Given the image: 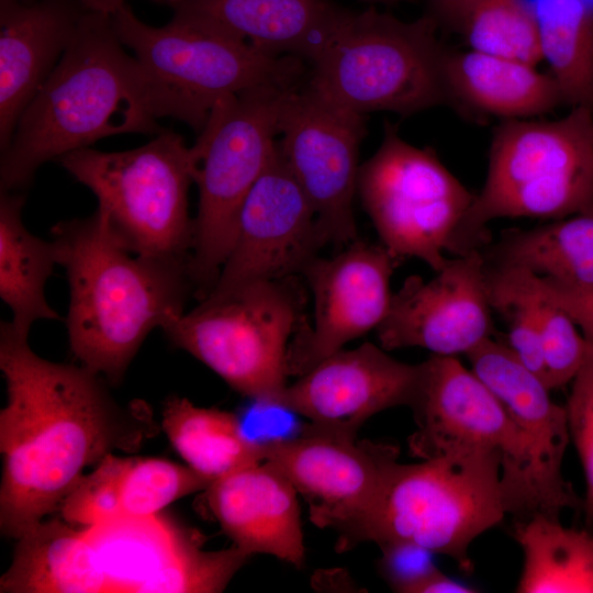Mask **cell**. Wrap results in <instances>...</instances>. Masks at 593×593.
I'll list each match as a JSON object with an SVG mask.
<instances>
[{
    "mask_svg": "<svg viewBox=\"0 0 593 593\" xmlns=\"http://www.w3.org/2000/svg\"><path fill=\"white\" fill-rule=\"evenodd\" d=\"M27 336L0 325V528L15 539L60 506L86 467L147 432L144 405L121 409L99 374L37 356Z\"/></svg>",
    "mask_w": 593,
    "mask_h": 593,
    "instance_id": "cell-1",
    "label": "cell"
},
{
    "mask_svg": "<svg viewBox=\"0 0 593 593\" xmlns=\"http://www.w3.org/2000/svg\"><path fill=\"white\" fill-rule=\"evenodd\" d=\"M52 242L69 283L70 350L81 366L116 383L146 336L183 314L189 260L132 253L100 208L56 224Z\"/></svg>",
    "mask_w": 593,
    "mask_h": 593,
    "instance_id": "cell-2",
    "label": "cell"
},
{
    "mask_svg": "<svg viewBox=\"0 0 593 593\" xmlns=\"http://www.w3.org/2000/svg\"><path fill=\"white\" fill-rule=\"evenodd\" d=\"M145 79L111 18L85 11L58 64L21 115L1 152L0 189L27 186L36 170L120 134H158Z\"/></svg>",
    "mask_w": 593,
    "mask_h": 593,
    "instance_id": "cell-3",
    "label": "cell"
},
{
    "mask_svg": "<svg viewBox=\"0 0 593 593\" xmlns=\"http://www.w3.org/2000/svg\"><path fill=\"white\" fill-rule=\"evenodd\" d=\"M497 452H452L398 462L378 496L356 521L338 532L336 550L372 541L380 548L414 544L471 570L475 538L500 524L506 506Z\"/></svg>",
    "mask_w": 593,
    "mask_h": 593,
    "instance_id": "cell-4",
    "label": "cell"
},
{
    "mask_svg": "<svg viewBox=\"0 0 593 593\" xmlns=\"http://www.w3.org/2000/svg\"><path fill=\"white\" fill-rule=\"evenodd\" d=\"M593 205V110L557 120L502 121L493 131L484 184L468 209L451 254L490 243L495 219L558 220Z\"/></svg>",
    "mask_w": 593,
    "mask_h": 593,
    "instance_id": "cell-5",
    "label": "cell"
},
{
    "mask_svg": "<svg viewBox=\"0 0 593 593\" xmlns=\"http://www.w3.org/2000/svg\"><path fill=\"white\" fill-rule=\"evenodd\" d=\"M110 18L139 65L156 116L181 121L198 134L220 100L258 86L296 85L304 72L300 58L265 53L177 15L152 26L126 3Z\"/></svg>",
    "mask_w": 593,
    "mask_h": 593,
    "instance_id": "cell-6",
    "label": "cell"
},
{
    "mask_svg": "<svg viewBox=\"0 0 593 593\" xmlns=\"http://www.w3.org/2000/svg\"><path fill=\"white\" fill-rule=\"evenodd\" d=\"M429 14L400 20L374 8L353 11L312 64L306 86L326 100L366 115L407 116L448 105L447 48Z\"/></svg>",
    "mask_w": 593,
    "mask_h": 593,
    "instance_id": "cell-7",
    "label": "cell"
},
{
    "mask_svg": "<svg viewBox=\"0 0 593 593\" xmlns=\"http://www.w3.org/2000/svg\"><path fill=\"white\" fill-rule=\"evenodd\" d=\"M296 85H264L220 100L193 144L198 213L188 272L195 293L212 290L236 234L249 190L277 149L280 116Z\"/></svg>",
    "mask_w": 593,
    "mask_h": 593,
    "instance_id": "cell-8",
    "label": "cell"
},
{
    "mask_svg": "<svg viewBox=\"0 0 593 593\" xmlns=\"http://www.w3.org/2000/svg\"><path fill=\"white\" fill-rule=\"evenodd\" d=\"M195 160L193 145L161 130L134 149L110 153L88 147L56 161L93 192L114 234L132 253L189 260L193 221L188 192Z\"/></svg>",
    "mask_w": 593,
    "mask_h": 593,
    "instance_id": "cell-9",
    "label": "cell"
},
{
    "mask_svg": "<svg viewBox=\"0 0 593 593\" xmlns=\"http://www.w3.org/2000/svg\"><path fill=\"white\" fill-rule=\"evenodd\" d=\"M302 307L294 277L255 282L208 294L163 329L237 392L281 407L289 338L302 324Z\"/></svg>",
    "mask_w": 593,
    "mask_h": 593,
    "instance_id": "cell-10",
    "label": "cell"
},
{
    "mask_svg": "<svg viewBox=\"0 0 593 593\" xmlns=\"http://www.w3.org/2000/svg\"><path fill=\"white\" fill-rule=\"evenodd\" d=\"M411 410L416 430L410 452L423 459L452 452H497L507 514L516 521L545 515L528 441L494 393L455 356L432 355Z\"/></svg>",
    "mask_w": 593,
    "mask_h": 593,
    "instance_id": "cell-11",
    "label": "cell"
},
{
    "mask_svg": "<svg viewBox=\"0 0 593 593\" xmlns=\"http://www.w3.org/2000/svg\"><path fill=\"white\" fill-rule=\"evenodd\" d=\"M357 192L391 256L418 258L436 272L474 199L432 149L407 143L390 123L359 167Z\"/></svg>",
    "mask_w": 593,
    "mask_h": 593,
    "instance_id": "cell-12",
    "label": "cell"
},
{
    "mask_svg": "<svg viewBox=\"0 0 593 593\" xmlns=\"http://www.w3.org/2000/svg\"><path fill=\"white\" fill-rule=\"evenodd\" d=\"M279 148L309 199L326 244L357 238L353 201L366 115L346 110L306 85L286 98Z\"/></svg>",
    "mask_w": 593,
    "mask_h": 593,
    "instance_id": "cell-13",
    "label": "cell"
},
{
    "mask_svg": "<svg viewBox=\"0 0 593 593\" xmlns=\"http://www.w3.org/2000/svg\"><path fill=\"white\" fill-rule=\"evenodd\" d=\"M325 245L315 212L277 145L242 204L232 249L208 294L302 275Z\"/></svg>",
    "mask_w": 593,
    "mask_h": 593,
    "instance_id": "cell-14",
    "label": "cell"
},
{
    "mask_svg": "<svg viewBox=\"0 0 593 593\" xmlns=\"http://www.w3.org/2000/svg\"><path fill=\"white\" fill-rule=\"evenodd\" d=\"M262 444L264 460L305 500L310 521L337 532L370 507L400 456L394 444L359 440L312 425L298 436Z\"/></svg>",
    "mask_w": 593,
    "mask_h": 593,
    "instance_id": "cell-15",
    "label": "cell"
},
{
    "mask_svg": "<svg viewBox=\"0 0 593 593\" xmlns=\"http://www.w3.org/2000/svg\"><path fill=\"white\" fill-rule=\"evenodd\" d=\"M399 262L382 245L359 239L332 258L315 257L302 275L314 299V323H302L289 344L287 371L302 376L387 316L390 280Z\"/></svg>",
    "mask_w": 593,
    "mask_h": 593,
    "instance_id": "cell-16",
    "label": "cell"
},
{
    "mask_svg": "<svg viewBox=\"0 0 593 593\" xmlns=\"http://www.w3.org/2000/svg\"><path fill=\"white\" fill-rule=\"evenodd\" d=\"M492 314L485 261L475 249L448 258L428 281L407 277L376 331L385 350L421 347L456 357L493 336Z\"/></svg>",
    "mask_w": 593,
    "mask_h": 593,
    "instance_id": "cell-17",
    "label": "cell"
},
{
    "mask_svg": "<svg viewBox=\"0 0 593 593\" xmlns=\"http://www.w3.org/2000/svg\"><path fill=\"white\" fill-rule=\"evenodd\" d=\"M422 367L399 361L381 346L363 343L323 359L288 385L281 407L312 426L357 436L371 416L414 401Z\"/></svg>",
    "mask_w": 593,
    "mask_h": 593,
    "instance_id": "cell-18",
    "label": "cell"
},
{
    "mask_svg": "<svg viewBox=\"0 0 593 593\" xmlns=\"http://www.w3.org/2000/svg\"><path fill=\"white\" fill-rule=\"evenodd\" d=\"M466 356L470 369L494 393L528 441L545 515L560 518L566 510L583 511V499L562 472L570 443L566 406L551 399L544 380L506 344L491 337Z\"/></svg>",
    "mask_w": 593,
    "mask_h": 593,
    "instance_id": "cell-19",
    "label": "cell"
},
{
    "mask_svg": "<svg viewBox=\"0 0 593 593\" xmlns=\"http://www.w3.org/2000/svg\"><path fill=\"white\" fill-rule=\"evenodd\" d=\"M79 0H0V149L70 44Z\"/></svg>",
    "mask_w": 593,
    "mask_h": 593,
    "instance_id": "cell-20",
    "label": "cell"
},
{
    "mask_svg": "<svg viewBox=\"0 0 593 593\" xmlns=\"http://www.w3.org/2000/svg\"><path fill=\"white\" fill-rule=\"evenodd\" d=\"M204 491L209 511L244 553H265L295 567L303 564L299 493L273 465L262 460L247 466Z\"/></svg>",
    "mask_w": 593,
    "mask_h": 593,
    "instance_id": "cell-21",
    "label": "cell"
},
{
    "mask_svg": "<svg viewBox=\"0 0 593 593\" xmlns=\"http://www.w3.org/2000/svg\"><path fill=\"white\" fill-rule=\"evenodd\" d=\"M353 11L334 0H183L174 15L313 64Z\"/></svg>",
    "mask_w": 593,
    "mask_h": 593,
    "instance_id": "cell-22",
    "label": "cell"
},
{
    "mask_svg": "<svg viewBox=\"0 0 593 593\" xmlns=\"http://www.w3.org/2000/svg\"><path fill=\"white\" fill-rule=\"evenodd\" d=\"M212 483L189 466L111 452L79 480L59 508L65 522L85 528L143 519Z\"/></svg>",
    "mask_w": 593,
    "mask_h": 593,
    "instance_id": "cell-23",
    "label": "cell"
},
{
    "mask_svg": "<svg viewBox=\"0 0 593 593\" xmlns=\"http://www.w3.org/2000/svg\"><path fill=\"white\" fill-rule=\"evenodd\" d=\"M448 105L471 118L533 119L564 105L552 75L535 64L474 49L447 51Z\"/></svg>",
    "mask_w": 593,
    "mask_h": 593,
    "instance_id": "cell-24",
    "label": "cell"
},
{
    "mask_svg": "<svg viewBox=\"0 0 593 593\" xmlns=\"http://www.w3.org/2000/svg\"><path fill=\"white\" fill-rule=\"evenodd\" d=\"M41 521L19 538L1 593H103L114 583L86 528Z\"/></svg>",
    "mask_w": 593,
    "mask_h": 593,
    "instance_id": "cell-25",
    "label": "cell"
},
{
    "mask_svg": "<svg viewBox=\"0 0 593 593\" xmlns=\"http://www.w3.org/2000/svg\"><path fill=\"white\" fill-rule=\"evenodd\" d=\"M481 253L488 265L514 267L573 287H593V205L528 230H506Z\"/></svg>",
    "mask_w": 593,
    "mask_h": 593,
    "instance_id": "cell-26",
    "label": "cell"
},
{
    "mask_svg": "<svg viewBox=\"0 0 593 593\" xmlns=\"http://www.w3.org/2000/svg\"><path fill=\"white\" fill-rule=\"evenodd\" d=\"M24 197L0 192V296L12 312L11 325L24 335L38 320H59L46 301L45 283L56 261L53 242L31 234L22 220Z\"/></svg>",
    "mask_w": 593,
    "mask_h": 593,
    "instance_id": "cell-27",
    "label": "cell"
},
{
    "mask_svg": "<svg viewBox=\"0 0 593 593\" xmlns=\"http://www.w3.org/2000/svg\"><path fill=\"white\" fill-rule=\"evenodd\" d=\"M161 425L187 466L212 482L264 460V444L248 438L230 412L172 396L165 403Z\"/></svg>",
    "mask_w": 593,
    "mask_h": 593,
    "instance_id": "cell-28",
    "label": "cell"
},
{
    "mask_svg": "<svg viewBox=\"0 0 593 593\" xmlns=\"http://www.w3.org/2000/svg\"><path fill=\"white\" fill-rule=\"evenodd\" d=\"M523 556L518 593H593V535L541 514L517 521Z\"/></svg>",
    "mask_w": 593,
    "mask_h": 593,
    "instance_id": "cell-29",
    "label": "cell"
},
{
    "mask_svg": "<svg viewBox=\"0 0 593 593\" xmlns=\"http://www.w3.org/2000/svg\"><path fill=\"white\" fill-rule=\"evenodd\" d=\"M541 60L564 105L593 110V1L535 0Z\"/></svg>",
    "mask_w": 593,
    "mask_h": 593,
    "instance_id": "cell-30",
    "label": "cell"
},
{
    "mask_svg": "<svg viewBox=\"0 0 593 593\" xmlns=\"http://www.w3.org/2000/svg\"><path fill=\"white\" fill-rule=\"evenodd\" d=\"M452 30L469 48L537 65L538 21L530 0H462Z\"/></svg>",
    "mask_w": 593,
    "mask_h": 593,
    "instance_id": "cell-31",
    "label": "cell"
},
{
    "mask_svg": "<svg viewBox=\"0 0 593 593\" xmlns=\"http://www.w3.org/2000/svg\"><path fill=\"white\" fill-rule=\"evenodd\" d=\"M485 271L493 313L499 314L507 327V346L546 383L544 344L535 299L536 275L486 262Z\"/></svg>",
    "mask_w": 593,
    "mask_h": 593,
    "instance_id": "cell-32",
    "label": "cell"
},
{
    "mask_svg": "<svg viewBox=\"0 0 593 593\" xmlns=\"http://www.w3.org/2000/svg\"><path fill=\"white\" fill-rule=\"evenodd\" d=\"M248 556L238 547L205 551L201 536L182 547L139 586L145 593H217L225 590Z\"/></svg>",
    "mask_w": 593,
    "mask_h": 593,
    "instance_id": "cell-33",
    "label": "cell"
},
{
    "mask_svg": "<svg viewBox=\"0 0 593 593\" xmlns=\"http://www.w3.org/2000/svg\"><path fill=\"white\" fill-rule=\"evenodd\" d=\"M535 299L544 344L546 385L555 390L571 383L584 365L591 344L573 320L549 296L538 276Z\"/></svg>",
    "mask_w": 593,
    "mask_h": 593,
    "instance_id": "cell-34",
    "label": "cell"
},
{
    "mask_svg": "<svg viewBox=\"0 0 593 593\" xmlns=\"http://www.w3.org/2000/svg\"><path fill=\"white\" fill-rule=\"evenodd\" d=\"M589 356L571 381L566 411L570 441L573 443L585 479L583 512L593 526V343Z\"/></svg>",
    "mask_w": 593,
    "mask_h": 593,
    "instance_id": "cell-35",
    "label": "cell"
},
{
    "mask_svg": "<svg viewBox=\"0 0 593 593\" xmlns=\"http://www.w3.org/2000/svg\"><path fill=\"white\" fill-rule=\"evenodd\" d=\"M380 570L391 589L411 593L412 589L438 569L433 552L414 544H392L380 548Z\"/></svg>",
    "mask_w": 593,
    "mask_h": 593,
    "instance_id": "cell-36",
    "label": "cell"
},
{
    "mask_svg": "<svg viewBox=\"0 0 593 593\" xmlns=\"http://www.w3.org/2000/svg\"><path fill=\"white\" fill-rule=\"evenodd\" d=\"M540 280L549 296L573 320L584 337L593 342V287L573 288Z\"/></svg>",
    "mask_w": 593,
    "mask_h": 593,
    "instance_id": "cell-37",
    "label": "cell"
},
{
    "mask_svg": "<svg viewBox=\"0 0 593 593\" xmlns=\"http://www.w3.org/2000/svg\"><path fill=\"white\" fill-rule=\"evenodd\" d=\"M474 588L463 584L436 569L418 582L411 593H474Z\"/></svg>",
    "mask_w": 593,
    "mask_h": 593,
    "instance_id": "cell-38",
    "label": "cell"
},
{
    "mask_svg": "<svg viewBox=\"0 0 593 593\" xmlns=\"http://www.w3.org/2000/svg\"><path fill=\"white\" fill-rule=\"evenodd\" d=\"M462 0H428L429 14L438 23L452 29Z\"/></svg>",
    "mask_w": 593,
    "mask_h": 593,
    "instance_id": "cell-39",
    "label": "cell"
},
{
    "mask_svg": "<svg viewBox=\"0 0 593 593\" xmlns=\"http://www.w3.org/2000/svg\"><path fill=\"white\" fill-rule=\"evenodd\" d=\"M79 1L86 11L96 12V13H100L108 16H111L121 7L126 4L125 0H79ZM152 1L156 3H160V4H167L174 9L183 0H152Z\"/></svg>",
    "mask_w": 593,
    "mask_h": 593,
    "instance_id": "cell-40",
    "label": "cell"
},
{
    "mask_svg": "<svg viewBox=\"0 0 593 593\" xmlns=\"http://www.w3.org/2000/svg\"><path fill=\"white\" fill-rule=\"evenodd\" d=\"M362 1L371 2V3L391 4V3H396V2H400V1H403V0H362Z\"/></svg>",
    "mask_w": 593,
    "mask_h": 593,
    "instance_id": "cell-41",
    "label": "cell"
},
{
    "mask_svg": "<svg viewBox=\"0 0 593 593\" xmlns=\"http://www.w3.org/2000/svg\"><path fill=\"white\" fill-rule=\"evenodd\" d=\"M593 343V342H592Z\"/></svg>",
    "mask_w": 593,
    "mask_h": 593,
    "instance_id": "cell-42",
    "label": "cell"
}]
</instances>
